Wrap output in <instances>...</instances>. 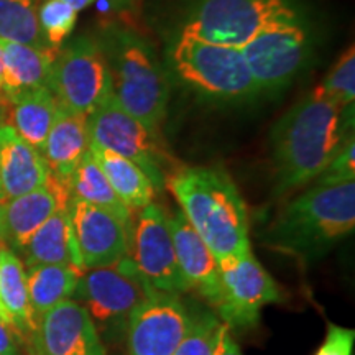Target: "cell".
Wrapping results in <instances>:
<instances>
[{"instance_id":"obj_1","label":"cell","mask_w":355,"mask_h":355,"mask_svg":"<svg viewBox=\"0 0 355 355\" xmlns=\"http://www.w3.org/2000/svg\"><path fill=\"white\" fill-rule=\"evenodd\" d=\"M354 135V104L343 107L314 96L296 102L270 132L275 194L286 196L321 175Z\"/></svg>"},{"instance_id":"obj_24","label":"cell","mask_w":355,"mask_h":355,"mask_svg":"<svg viewBox=\"0 0 355 355\" xmlns=\"http://www.w3.org/2000/svg\"><path fill=\"white\" fill-rule=\"evenodd\" d=\"M7 102L12 107L10 125L21 139L42 153L58 110V104L50 89L38 87L25 91Z\"/></svg>"},{"instance_id":"obj_36","label":"cell","mask_w":355,"mask_h":355,"mask_svg":"<svg viewBox=\"0 0 355 355\" xmlns=\"http://www.w3.org/2000/svg\"><path fill=\"white\" fill-rule=\"evenodd\" d=\"M110 3H112L114 7H117V8H123V7H128L130 6V3L133 2V0H109Z\"/></svg>"},{"instance_id":"obj_13","label":"cell","mask_w":355,"mask_h":355,"mask_svg":"<svg viewBox=\"0 0 355 355\" xmlns=\"http://www.w3.org/2000/svg\"><path fill=\"white\" fill-rule=\"evenodd\" d=\"M193 318L180 296L155 291L127 318L130 355H173Z\"/></svg>"},{"instance_id":"obj_14","label":"cell","mask_w":355,"mask_h":355,"mask_svg":"<svg viewBox=\"0 0 355 355\" xmlns=\"http://www.w3.org/2000/svg\"><path fill=\"white\" fill-rule=\"evenodd\" d=\"M30 344L35 355H105L96 322L74 300L61 301L42 314Z\"/></svg>"},{"instance_id":"obj_39","label":"cell","mask_w":355,"mask_h":355,"mask_svg":"<svg viewBox=\"0 0 355 355\" xmlns=\"http://www.w3.org/2000/svg\"><path fill=\"white\" fill-rule=\"evenodd\" d=\"M0 201H6V198H3V191H2V183H0Z\"/></svg>"},{"instance_id":"obj_5","label":"cell","mask_w":355,"mask_h":355,"mask_svg":"<svg viewBox=\"0 0 355 355\" xmlns=\"http://www.w3.org/2000/svg\"><path fill=\"white\" fill-rule=\"evenodd\" d=\"M170 64L181 83L217 101H247L260 94L241 48L181 35L171 43Z\"/></svg>"},{"instance_id":"obj_35","label":"cell","mask_w":355,"mask_h":355,"mask_svg":"<svg viewBox=\"0 0 355 355\" xmlns=\"http://www.w3.org/2000/svg\"><path fill=\"white\" fill-rule=\"evenodd\" d=\"M63 2L68 3V6L73 7L74 10H76V12L79 13V12H83L84 8L91 7L92 3L97 2V0H63Z\"/></svg>"},{"instance_id":"obj_17","label":"cell","mask_w":355,"mask_h":355,"mask_svg":"<svg viewBox=\"0 0 355 355\" xmlns=\"http://www.w3.org/2000/svg\"><path fill=\"white\" fill-rule=\"evenodd\" d=\"M168 227L178 265L189 290L199 291L202 298L217 308L220 301L219 261L181 211L168 216Z\"/></svg>"},{"instance_id":"obj_6","label":"cell","mask_w":355,"mask_h":355,"mask_svg":"<svg viewBox=\"0 0 355 355\" xmlns=\"http://www.w3.org/2000/svg\"><path fill=\"white\" fill-rule=\"evenodd\" d=\"M300 19L293 0H196L181 35L243 48L268 26Z\"/></svg>"},{"instance_id":"obj_19","label":"cell","mask_w":355,"mask_h":355,"mask_svg":"<svg viewBox=\"0 0 355 355\" xmlns=\"http://www.w3.org/2000/svg\"><path fill=\"white\" fill-rule=\"evenodd\" d=\"M89 145L91 137L87 115L71 112L58 105L55 121L42 152L53 180L68 186L83 157L89 152Z\"/></svg>"},{"instance_id":"obj_4","label":"cell","mask_w":355,"mask_h":355,"mask_svg":"<svg viewBox=\"0 0 355 355\" xmlns=\"http://www.w3.org/2000/svg\"><path fill=\"white\" fill-rule=\"evenodd\" d=\"M107 60L112 96L133 119L162 133L171 84L155 48L139 33L110 28L99 38Z\"/></svg>"},{"instance_id":"obj_9","label":"cell","mask_w":355,"mask_h":355,"mask_svg":"<svg viewBox=\"0 0 355 355\" xmlns=\"http://www.w3.org/2000/svg\"><path fill=\"white\" fill-rule=\"evenodd\" d=\"M260 94L285 89L309 58L311 37L303 19L268 26L241 48Z\"/></svg>"},{"instance_id":"obj_7","label":"cell","mask_w":355,"mask_h":355,"mask_svg":"<svg viewBox=\"0 0 355 355\" xmlns=\"http://www.w3.org/2000/svg\"><path fill=\"white\" fill-rule=\"evenodd\" d=\"M87 125L91 144L135 163L152 181L155 191L165 188L166 178L180 166L162 133L133 119L112 94L87 115Z\"/></svg>"},{"instance_id":"obj_29","label":"cell","mask_w":355,"mask_h":355,"mask_svg":"<svg viewBox=\"0 0 355 355\" xmlns=\"http://www.w3.org/2000/svg\"><path fill=\"white\" fill-rule=\"evenodd\" d=\"M78 12L63 0H40L38 24L44 42L50 48L60 50L73 33Z\"/></svg>"},{"instance_id":"obj_20","label":"cell","mask_w":355,"mask_h":355,"mask_svg":"<svg viewBox=\"0 0 355 355\" xmlns=\"http://www.w3.org/2000/svg\"><path fill=\"white\" fill-rule=\"evenodd\" d=\"M20 255L26 270L42 265H63L76 268L81 275L86 273L74 241L68 207L58 209L44 222L25 243Z\"/></svg>"},{"instance_id":"obj_26","label":"cell","mask_w":355,"mask_h":355,"mask_svg":"<svg viewBox=\"0 0 355 355\" xmlns=\"http://www.w3.org/2000/svg\"><path fill=\"white\" fill-rule=\"evenodd\" d=\"M25 272L33 321L61 301L71 300L81 277L76 268L63 265H42Z\"/></svg>"},{"instance_id":"obj_10","label":"cell","mask_w":355,"mask_h":355,"mask_svg":"<svg viewBox=\"0 0 355 355\" xmlns=\"http://www.w3.org/2000/svg\"><path fill=\"white\" fill-rule=\"evenodd\" d=\"M217 261L220 275V301L217 311L220 321L230 329L254 327L260 319L261 308L279 301L278 285L252 250Z\"/></svg>"},{"instance_id":"obj_21","label":"cell","mask_w":355,"mask_h":355,"mask_svg":"<svg viewBox=\"0 0 355 355\" xmlns=\"http://www.w3.org/2000/svg\"><path fill=\"white\" fill-rule=\"evenodd\" d=\"M3 55V87L6 101L38 87H48L58 50L0 40Z\"/></svg>"},{"instance_id":"obj_16","label":"cell","mask_w":355,"mask_h":355,"mask_svg":"<svg viewBox=\"0 0 355 355\" xmlns=\"http://www.w3.org/2000/svg\"><path fill=\"white\" fill-rule=\"evenodd\" d=\"M68 186L58 183L50 176L46 186L13 199L3 201L2 241L10 250L19 252L30 237L42 227L58 209L68 207Z\"/></svg>"},{"instance_id":"obj_12","label":"cell","mask_w":355,"mask_h":355,"mask_svg":"<svg viewBox=\"0 0 355 355\" xmlns=\"http://www.w3.org/2000/svg\"><path fill=\"white\" fill-rule=\"evenodd\" d=\"M128 257L155 291L175 296L189 291L176 260L168 214L158 204L150 202L140 209L137 225H133Z\"/></svg>"},{"instance_id":"obj_37","label":"cell","mask_w":355,"mask_h":355,"mask_svg":"<svg viewBox=\"0 0 355 355\" xmlns=\"http://www.w3.org/2000/svg\"><path fill=\"white\" fill-rule=\"evenodd\" d=\"M2 87H3V55H2V48H0V94H2Z\"/></svg>"},{"instance_id":"obj_40","label":"cell","mask_w":355,"mask_h":355,"mask_svg":"<svg viewBox=\"0 0 355 355\" xmlns=\"http://www.w3.org/2000/svg\"><path fill=\"white\" fill-rule=\"evenodd\" d=\"M3 247H6V243H3L2 239H0V252H2V248H3Z\"/></svg>"},{"instance_id":"obj_28","label":"cell","mask_w":355,"mask_h":355,"mask_svg":"<svg viewBox=\"0 0 355 355\" xmlns=\"http://www.w3.org/2000/svg\"><path fill=\"white\" fill-rule=\"evenodd\" d=\"M314 96L332 102V104L352 105L355 101V50L350 46L332 66L322 83L313 91Z\"/></svg>"},{"instance_id":"obj_38","label":"cell","mask_w":355,"mask_h":355,"mask_svg":"<svg viewBox=\"0 0 355 355\" xmlns=\"http://www.w3.org/2000/svg\"><path fill=\"white\" fill-rule=\"evenodd\" d=\"M2 222H3V201H0V239H2Z\"/></svg>"},{"instance_id":"obj_27","label":"cell","mask_w":355,"mask_h":355,"mask_svg":"<svg viewBox=\"0 0 355 355\" xmlns=\"http://www.w3.org/2000/svg\"><path fill=\"white\" fill-rule=\"evenodd\" d=\"M40 0H0V40L46 48L38 24Z\"/></svg>"},{"instance_id":"obj_32","label":"cell","mask_w":355,"mask_h":355,"mask_svg":"<svg viewBox=\"0 0 355 355\" xmlns=\"http://www.w3.org/2000/svg\"><path fill=\"white\" fill-rule=\"evenodd\" d=\"M355 331L347 327L329 324L326 339L314 355H352Z\"/></svg>"},{"instance_id":"obj_25","label":"cell","mask_w":355,"mask_h":355,"mask_svg":"<svg viewBox=\"0 0 355 355\" xmlns=\"http://www.w3.org/2000/svg\"><path fill=\"white\" fill-rule=\"evenodd\" d=\"M69 196L110 212L133 234L132 209L117 196L91 152L84 155L69 180Z\"/></svg>"},{"instance_id":"obj_3","label":"cell","mask_w":355,"mask_h":355,"mask_svg":"<svg viewBox=\"0 0 355 355\" xmlns=\"http://www.w3.org/2000/svg\"><path fill=\"white\" fill-rule=\"evenodd\" d=\"M354 229L355 181L314 184L282 207L265 241L279 252L313 260Z\"/></svg>"},{"instance_id":"obj_2","label":"cell","mask_w":355,"mask_h":355,"mask_svg":"<svg viewBox=\"0 0 355 355\" xmlns=\"http://www.w3.org/2000/svg\"><path fill=\"white\" fill-rule=\"evenodd\" d=\"M165 186L217 260L252 250L247 204L224 168L180 165Z\"/></svg>"},{"instance_id":"obj_23","label":"cell","mask_w":355,"mask_h":355,"mask_svg":"<svg viewBox=\"0 0 355 355\" xmlns=\"http://www.w3.org/2000/svg\"><path fill=\"white\" fill-rule=\"evenodd\" d=\"M89 152L94 157L101 170L104 171L117 196L130 209H144L145 206L153 202L157 191H155L152 181L135 163L96 144L89 145Z\"/></svg>"},{"instance_id":"obj_30","label":"cell","mask_w":355,"mask_h":355,"mask_svg":"<svg viewBox=\"0 0 355 355\" xmlns=\"http://www.w3.org/2000/svg\"><path fill=\"white\" fill-rule=\"evenodd\" d=\"M219 324L220 319L209 313L193 319L189 331L173 355H212Z\"/></svg>"},{"instance_id":"obj_22","label":"cell","mask_w":355,"mask_h":355,"mask_svg":"<svg viewBox=\"0 0 355 355\" xmlns=\"http://www.w3.org/2000/svg\"><path fill=\"white\" fill-rule=\"evenodd\" d=\"M0 319L17 337L30 340L35 321L26 290V272L20 257L8 247L0 252Z\"/></svg>"},{"instance_id":"obj_18","label":"cell","mask_w":355,"mask_h":355,"mask_svg":"<svg viewBox=\"0 0 355 355\" xmlns=\"http://www.w3.org/2000/svg\"><path fill=\"white\" fill-rule=\"evenodd\" d=\"M48 180L50 170L43 155L10 123H0V183L6 201L43 188Z\"/></svg>"},{"instance_id":"obj_15","label":"cell","mask_w":355,"mask_h":355,"mask_svg":"<svg viewBox=\"0 0 355 355\" xmlns=\"http://www.w3.org/2000/svg\"><path fill=\"white\" fill-rule=\"evenodd\" d=\"M68 212L84 270L109 266L130 252L132 232L110 212L71 198Z\"/></svg>"},{"instance_id":"obj_8","label":"cell","mask_w":355,"mask_h":355,"mask_svg":"<svg viewBox=\"0 0 355 355\" xmlns=\"http://www.w3.org/2000/svg\"><path fill=\"white\" fill-rule=\"evenodd\" d=\"M48 89L60 107L89 115L112 94L99 40L81 35L58 50Z\"/></svg>"},{"instance_id":"obj_31","label":"cell","mask_w":355,"mask_h":355,"mask_svg":"<svg viewBox=\"0 0 355 355\" xmlns=\"http://www.w3.org/2000/svg\"><path fill=\"white\" fill-rule=\"evenodd\" d=\"M355 180V139L354 135L345 141L343 148L336 153V157L331 159L329 165L324 168L314 184H340L349 183Z\"/></svg>"},{"instance_id":"obj_33","label":"cell","mask_w":355,"mask_h":355,"mask_svg":"<svg viewBox=\"0 0 355 355\" xmlns=\"http://www.w3.org/2000/svg\"><path fill=\"white\" fill-rule=\"evenodd\" d=\"M212 355H242L237 340L234 339L232 332H230V327L222 321L219 324V329H217L216 345Z\"/></svg>"},{"instance_id":"obj_34","label":"cell","mask_w":355,"mask_h":355,"mask_svg":"<svg viewBox=\"0 0 355 355\" xmlns=\"http://www.w3.org/2000/svg\"><path fill=\"white\" fill-rule=\"evenodd\" d=\"M0 355H20L17 334L2 319H0Z\"/></svg>"},{"instance_id":"obj_11","label":"cell","mask_w":355,"mask_h":355,"mask_svg":"<svg viewBox=\"0 0 355 355\" xmlns=\"http://www.w3.org/2000/svg\"><path fill=\"white\" fill-rule=\"evenodd\" d=\"M155 290L139 273L130 257L79 277L74 301L84 306L92 321L110 322L130 316Z\"/></svg>"}]
</instances>
